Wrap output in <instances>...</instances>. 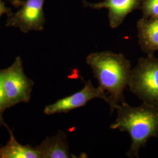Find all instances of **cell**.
I'll list each match as a JSON object with an SVG mask.
<instances>
[{"instance_id":"5b68a950","label":"cell","mask_w":158,"mask_h":158,"mask_svg":"<svg viewBox=\"0 0 158 158\" xmlns=\"http://www.w3.org/2000/svg\"><path fill=\"white\" fill-rule=\"evenodd\" d=\"M46 0H24L19 9L8 15L6 27L19 29L23 33L41 31L46 19L44 6Z\"/></svg>"},{"instance_id":"9a60e30c","label":"cell","mask_w":158,"mask_h":158,"mask_svg":"<svg viewBox=\"0 0 158 158\" xmlns=\"http://www.w3.org/2000/svg\"><path fill=\"white\" fill-rule=\"evenodd\" d=\"M2 125H5V123H4V120H3V118H2V112H1V111H0V127Z\"/></svg>"},{"instance_id":"5bb4252c","label":"cell","mask_w":158,"mask_h":158,"mask_svg":"<svg viewBox=\"0 0 158 158\" xmlns=\"http://www.w3.org/2000/svg\"><path fill=\"white\" fill-rule=\"evenodd\" d=\"M8 1L11 3L12 6L15 7H19L22 5L24 0H8Z\"/></svg>"},{"instance_id":"ba28073f","label":"cell","mask_w":158,"mask_h":158,"mask_svg":"<svg viewBox=\"0 0 158 158\" xmlns=\"http://www.w3.org/2000/svg\"><path fill=\"white\" fill-rule=\"evenodd\" d=\"M138 39L141 49L147 55L158 51V17L143 18L136 23Z\"/></svg>"},{"instance_id":"9c48e42d","label":"cell","mask_w":158,"mask_h":158,"mask_svg":"<svg viewBox=\"0 0 158 158\" xmlns=\"http://www.w3.org/2000/svg\"><path fill=\"white\" fill-rule=\"evenodd\" d=\"M67 135L59 131L56 135L46 137L35 147L41 158H69L70 157Z\"/></svg>"},{"instance_id":"3957f363","label":"cell","mask_w":158,"mask_h":158,"mask_svg":"<svg viewBox=\"0 0 158 158\" xmlns=\"http://www.w3.org/2000/svg\"><path fill=\"white\" fill-rule=\"evenodd\" d=\"M143 102L158 107V59L154 55L139 59L131 70L128 85Z\"/></svg>"},{"instance_id":"4fadbf2b","label":"cell","mask_w":158,"mask_h":158,"mask_svg":"<svg viewBox=\"0 0 158 158\" xmlns=\"http://www.w3.org/2000/svg\"><path fill=\"white\" fill-rule=\"evenodd\" d=\"M11 13V9L6 6L5 3L2 0H0V17L4 14H7L8 15Z\"/></svg>"},{"instance_id":"30bf717a","label":"cell","mask_w":158,"mask_h":158,"mask_svg":"<svg viewBox=\"0 0 158 158\" xmlns=\"http://www.w3.org/2000/svg\"><path fill=\"white\" fill-rule=\"evenodd\" d=\"M10 139L6 145L0 147V158H41L35 147L23 145L17 141L11 130L6 125Z\"/></svg>"},{"instance_id":"277c9868","label":"cell","mask_w":158,"mask_h":158,"mask_svg":"<svg viewBox=\"0 0 158 158\" xmlns=\"http://www.w3.org/2000/svg\"><path fill=\"white\" fill-rule=\"evenodd\" d=\"M1 73L8 108L21 102H28L34 81L25 73L21 57L17 56L9 68L1 70Z\"/></svg>"},{"instance_id":"7c38bea8","label":"cell","mask_w":158,"mask_h":158,"mask_svg":"<svg viewBox=\"0 0 158 158\" xmlns=\"http://www.w3.org/2000/svg\"><path fill=\"white\" fill-rule=\"evenodd\" d=\"M7 108L8 107L6 100L5 91L3 86L1 70H0V111L3 113Z\"/></svg>"},{"instance_id":"8fae6325","label":"cell","mask_w":158,"mask_h":158,"mask_svg":"<svg viewBox=\"0 0 158 158\" xmlns=\"http://www.w3.org/2000/svg\"><path fill=\"white\" fill-rule=\"evenodd\" d=\"M142 18L158 17V0H141Z\"/></svg>"},{"instance_id":"6da1fadb","label":"cell","mask_w":158,"mask_h":158,"mask_svg":"<svg viewBox=\"0 0 158 158\" xmlns=\"http://www.w3.org/2000/svg\"><path fill=\"white\" fill-rule=\"evenodd\" d=\"M86 63L98 80V87L107 94L108 104L113 112L125 102L124 91L128 85L131 62L121 53L107 51L89 54Z\"/></svg>"},{"instance_id":"7a4b0ae2","label":"cell","mask_w":158,"mask_h":158,"mask_svg":"<svg viewBox=\"0 0 158 158\" xmlns=\"http://www.w3.org/2000/svg\"><path fill=\"white\" fill-rule=\"evenodd\" d=\"M115 110L117 117L110 128L130 134L131 145L127 156L139 158L141 148L145 146L149 139L158 136V107L142 102L134 107L125 102Z\"/></svg>"},{"instance_id":"8992f818","label":"cell","mask_w":158,"mask_h":158,"mask_svg":"<svg viewBox=\"0 0 158 158\" xmlns=\"http://www.w3.org/2000/svg\"><path fill=\"white\" fill-rule=\"evenodd\" d=\"M94 98H101L108 103L107 94L98 87H95L89 80L85 83L84 87L81 90L46 106L44 112L48 115L68 113L74 109L84 107Z\"/></svg>"},{"instance_id":"52a82bcc","label":"cell","mask_w":158,"mask_h":158,"mask_svg":"<svg viewBox=\"0 0 158 158\" xmlns=\"http://www.w3.org/2000/svg\"><path fill=\"white\" fill-rule=\"evenodd\" d=\"M141 5V0H103L96 3L83 1V6L85 8L96 10L107 9L109 25L112 29L119 27L131 12L140 10Z\"/></svg>"}]
</instances>
